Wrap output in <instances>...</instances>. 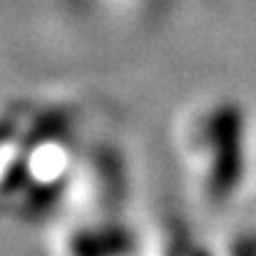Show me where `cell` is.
Wrapping results in <instances>:
<instances>
[{"instance_id":"5b68a950","label":"cell","mask_w":256,"mask_h":256,"mask_svg":"<svg viewBox=\"0 0 256 256\" xmlns=\"http://www.w3.org/2000/svg\"><path fill=\"white\" fill-rule=\"evenodd\" d=\"M75 2H80V5H85V2H87V0H75Z\"/></svg>"},{"instance_id":"277c9868","label":"cell","mask_w":256,"mask_h":256,"mask_svg":"<svg viewBox=\"0 0 256 256\" xmlns=\"http://www.w3.org/2000/svg\"><path fill=\"white\" fill-rule=\"evenodd\" d=\"M189 256H209V254H206L204 249H192V252H189Z\"/></svg>"},{"instance_id":"3957f363","label":"cell","mask_w":256,"mask_h":256,"mask_svg":"<svg viewBox=\"0 0 256 256\" xmlns=\"http://www.w3.org/2000/svg\"><path fill=\"white\" fill-rule=\"evenodd\" d=\"M140 2H142V5H147L150 10H154V8H160V2H162V0H140Z\"/></svg>"},{"instance_id":"7a4b0ae2","label":"cell","mask_w":256,"mask_h":256,"mask_svg":"<svg viewBox=\"0 0 256 256\" xmlns=\"http://www.w3.org/2000/svg\"><path fill=\"white\" fill-rule=\"evenodd\" d=\"M132 252V236L127 229L104 226V229H82L70 242L72 256H127Z\"/></svg>"},{"instance_id":"6da1fadb","label":"cell","mask_w":256,"mask_h":256,"mask_svg":"<svg viewBox=\"0 0 256 256\" xmlns=\"http://www.w3.org/2000/svg\"><path fill=\"white\" fill-rule=\"evenodd\" d=\"M242 114L234 104H216L199 112L189 124V150L204 157L206 189L214 199H226L242 176Z\"/></svg>"}]
</instances>
